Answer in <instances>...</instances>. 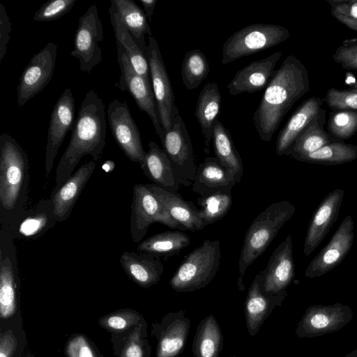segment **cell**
Instances as JSON below:
<instances>
[{
    "label": "cell",
    "instance_id": "1",
    "mask_svg": "<svg viewBox=\"0 0 357 357\" xmlns=\"http://www.w3.org/2000/svg\"><path fill=\"white\" fill-rule=\"evenodd\" d=\"M309 90L307 68L295 56H287L275 70L252 115L254 126L262 141H271L287 113Z\"/></svg>",
    "mask_w": 357,
    "mask_h": 357
},
{
    "label": "cell",
    "instance_id": "2",
    "mask_svg": "<svg viewBox=\"0 0 357 357\" xmlns=\"http://www.w3.org/2000/svg\"><path fill=\"white\" fill-rule=\"evenodd\" d=\"M106 136L105 107L98 93L91 89L80 105L69 144L59 161L54 189L66 181L83 156L90 155L94 161L100 159Z\"/></svg>",
    "mask_w": 357,
    "mask_h": 357
},
{
    "label": "cell",
    "instance_id": "3",
    "mask_svg": "<svg viewBox=\"0 0 357 357\" xmlns=\"http://www.w3.org/2000/svg\"><path fill=\"white\" fill-rule=\"evenodd\" d=\"M28 155L6 132L0 135V225L11 230L26 211L29 194Z\"/></svg>",
    "mask_w": 357,
    "mask_h": 357
},
{
    "label": "cell",
    "instance_id": "4",
    "mask_svg": "<svg viewBox=\"0 0 357 357\" xmlns=\"http://www.w3.org/2000/svg\"><path fill=\"white\" fill-rule=\"evenodd\" d=\"M295 211L294 204L284 200L268 205L253 220L240 253L237 280L239 291L245 290L243 277L247 268L266 250Z\"/></svg>",
    "mask_w": 357,
    "mask_h": 357
},
{
    "label": "cell",
    "instance_id": "5",
    "mask_svg": "<svg viewBox=\"0 0 357 357\" xmlns=\"http://www.w3.org/2000/svg\"><path fill=\"white\" fill-rule=\"evenodd\" d=\"M221 259L218 240H205L186 255L169 284L176 292H190L207 286L218 271Z\"/></svg>",
    "mask_w": 357,
    "mask_h": 357
},
{
    "label": "cell",
    "instance_id": "6",
    "mask_svg": "<svg viewBox=\"0 0 357 357\" xmlns=\"http://www.w3.org/2000/svg\"><path fill=\"white\" fill-rule=\"evenodd\" d=\"M290 32L284 26L257 23L234 33L222 46V63L228 64L243 56L255 54L285 41Z\"/></svg>",
    "mask_w": 357,
    "mask_h": 357
},
{
    "label": "cell",
    "instance_id": "7",
    "mask_svg": "<svg viewBox=\"0 0 357 357\" xmlns=\"http://www.w3.org/2000/svg\"><path fill=\"white\" fill-rule=\"evenodd\" d=\"M20 275L17 248L9 229L0 228V318L9 322L21 319Z\"/></svg>",
    "mask_w": 357,
    "mask_h": 357
},
{
    "label": "cell",
    "instance_id": "8",
    "mask_svg": "<svg viewBox=\"0 0 357 357\" xmlns=\"http://www.w3.org/2000/svg\"><path fill=\"white\" fill-rule=\"evenodd\" d=\"M160 222L172 229L186 230L169 215L149 184H136L133 187L130 231L134 243H140L148 228Z\"/></svg>",
    "mask_w": 357,
    "mask_h": 357
},
{
    "label": "cell",
    "instance_id": "9",
    "mask_svg": "<svg viewBox=\"0 0 357 357\" xmlns=\"http://www.w3.org/2000/svg\"><path fill=\"white\" fill-rule=\"evenodd\" d=\"M161 142L178 185L185 187L192 185L197 167L192 144L180 114L175 116L172 128L165 132Z\"/></svg>",
    "mask_w": 357,
    "mask_h": 357
},
{
    "label": "cell",
    "instance_id": "10",
    "mask_svg": "<svg viewBox=\"0 0 357 357\" xmlns=\"http://www.w3.org/2000/svg\"><path fill=\"white\" fill-rule=\"evenodd\" d=\"M116 51L121 74L115 86L121 91H127L133 98L139 109L149 115L155 132L162 142L165 133L161 126L152 85L136 73L126 53L117 41Z\"/></svg>",
    "mask_w": 357,
    "mask_h": 357
},
{
    "label": "cell",
    "instance_id": "11",
    "mask_svg": "<svg viewBox=\"0 0 357 357\" xmlns=\"http://www.w3.org/2000/svg\"><path fill=\"white\" fill-rule=\"evenodd\" d=\"M145 55L148 60L152 89L165 133L172 128L173 121L179 112L174 103L171 82L159 45L153 36H148Z\"/></svg>",
    "mask_w": 357,
    "mask_h": 357
},
{
    "label": "cell",
    "instance_id": "12",
    "mask_svg": "<svg viewBox=\"0 0 357 357\" xmlns=\"http://www.w3.org/2000/svg\"><path fill=\"white\" fill-rule=\"evenodd\" d=\"M103 40V29L96 4L90 6L78 20L71 56L79 61V69L91 73L102 59L99 43Z\"/></svg>",
    "mask_w": 357,
    "mask_h": 357
},
{
    "label": "cell",
    "instance_id": "13",
    "mask_svg": "<svg viewBox=\"0 0 357 357\" xmlns=\"http://www.w3.org/2000/svg\"><path fill=\"white\" fill-rule=\"evenodd\" d=\"M353 317L351 307L341 303L312 305L298 323L295 334L299 338H312L333 333L347 325Z\"/></svg>",
    "mask_w": 357,
    "mask_h": 357
},
{
    "label": "cell",
    "instance_id": "14",
    "mask_svg": "<svg viewBox=\"0 0 357 357\" xmlns=\"http://www.w3.org/2000/svg\"><path fill=\"white\" fill-rule=\"evenodd\" d=\"M107 114L112 136L117 145L130 161L142 165L146 152L127 101L120 102L114 99L109 104Z\"/></svg>",
    "mask_w": 357,
    "mask_h": 357
},
{
    "label": "cell",
    "instance_id": "15",
    "mask_svg": "<svg viewBox=\"0 0 357 357\" xmlns=\"http://www.w3.org/2000/svg\"><path fill=\"white\" fill-rule=\"evenodd\" d=\"M57 45L49 42L44 48L33 54L23 70L17 87V103L24 106L42 91L51 80L56 60Z\"/></svg>",
    "mask_w": 357,
    "mask_h": 357
},
{
    "label": "cell",
    "instance_id": "16",
    "mask_svg": "<svg viewBox=\"0 0 357 357\" xmlns=\"http://www.w3.org/2000/svg\"><path fill=\"white\" fill-rule=\"evenodd\" d=\"M261 289L267 296L288 295L287 288L295 278V264L290 234L272 253L266 268L261 271Z\"/></svg>",
    "mask_w": 357,
    "mask_h": 357
},
{
    "label": "cell",
    "instance_id": "17",
    "mask_svg": "<svg viewBox=\"0 0 357 357\" xmlns=\"http://www.w3.org/2000/svg\"><path fill=\"white\" fill-rule=\"evenodd\" d=\"M354 228L353 218L349 215L341 222L329 242L310 262L305 272L306 278L320 277L343 261L354 243Z\"/></svg>",
    "mask_w": 357,
    "mask_h": 357
},
{
    "label": "cell",
    "instance_id": "18",
    "mask_svg": "<svg viewBox=\"0 0 357 357\" xmlns=\"http://www.w3.org/2000/svg\"><path fill=\"white\" fill-rule=\"evenodd\" d=\"M75 99L69 88L66 89L57 100L50 114L45 154V169L48 177L54 159L66 134L73 130L75 119Z\"/></svg>",
    "mask_w": 357,
    "mask_h": 357
},
{
    "label": "cell",
    "instance_id": "19",
    "mask_svg": "<svg viewBox=\"0 0 357 357\" xmlns=\"http://www.w3.org/2000/svg\"><path fill=\"white\" fill-rule=\"evenodd\" d=\"M190 328L184 310L170 312L153 323L151 333L156 340L155 357H177L183 350Z\"/></svg>",
    "mask_w": 357,
    "mask_h": 357
},
{
    "label": "cell",
    "instance_id": "20",
    "mask_svg": "<svg viewBox=\"0 0 357 357\" xmlns=\"http://www.w3.org/2000/svg\"><path fill=\"white\" fill-rule=\"evenodd\" d=\"M344 191L337 188L328 193L320 203L309 223L304 241V254L309 256L319 245L335 222Z\"/></svg>",
    "mask_w": 357,
    "mask_h": 357
},
{
    "label": "cell",
    "instance_id": "21",
    "mask_svg": "<svg viewBox=\"0 0 357 357\" xmlns=\"http://www.w3.org/2000/svg\"><path fill=\"white\" fill-rule=\"evenodd\" d=\"M282 56V52H275L266 58L251 62L237 71L227 85L229 93L231 96L245 92L252 93L266 89Z\"/></svg>",
    "mask_w": 357,
    "mask_h": 357
},
{
    "label": "cell",
    "instance_id": "22",
    "mask_svg": "<svg viewBox=\"0 0 357 357\" xmlns=\"http://www.w3.org/2000/svg\"><path fill=\"white\" fill-rule=\"evenodd\" d=\"M96 161L81 165L59 188L53 189L50 199L56 222L66 220L96 168Z\"/></svg>",
    "mask_w": 357,
    "mask_h": 357
},
{
    "label": "cell",
    "instance_id": "23",
    "mask_svg": "<svg viewBox=\"0 0 357 357\" xmlns=\"http://www.w3.org/2000/svg\"><path fill=\"white\" fill-rule=\"evenodd\" d=\"M323 102L321 98L312 96L297 108L278 135L275 144L277 155H287L305 128L325 110L321 108Z\"/></svg>",
    "mask_w": 357,
    "mask_h": 357
},
{
    "label": "cell",
    "instance_id": "24",
    "mask_svg": "<svg viewBox=\"0 0 357 357\" xmlns=\"http://www.w3.org/2000/svg\"><path fill=\"white\" fill-rule=\"evenodd\" d=\"M261 271L254 278L245 301V315L248 332L255 336L275 307H280L285 295L267 296L261 289Z\"/></svg>",
    "mask_w": 357,
    "mask_h": 357
},
{
    "label": "cell",
    "instance_id": "25",
    "mask_svg": "<svg viewBox=\"0 0 357 357\" xmlns=\"http://www.w3.org/2000/svg\"><path fill=\"white\" fill-rule=\"evenodd\" d=\"M119 261L127 276L145 289L157 284L164 271L160 259L145 252L125 251Z\"/></svg>",
    "mask_w": 357,
    "mask_h": 357
},
{
    "label": "cell",
    "instance_id": "26",
    "mask_svg": "<svg viewBox=\"0 0 357 357\" xmlns=\"http://www.w3.org/2000/svg\"><path fill=\"white\" fill-rule=\"evenodd\" d=\"M234 175L215 157H206L197 167L192 190L199 197L220 190H231L236 183Z\"/></svg>",
    "mask_w": 357,
    "mask_h": 357
},
{
    "label": "cell",
    "instance_id": "27",
    "mask_svg": "<svg viewBox=\"0 0 357 357\" xmlns=\"http://www.w3.org/2000/svg\"><path fill=\"white\" fill-rule=\"evenodd\" d=\"M56 222L50 199H42L26 210L10 231L14 238L33 240L43 236Z\"/></svg>",
    "mask_w": 357,
    "mask_h": 357
},
{
    "label": "cell",
    "instance_id": "28",
    "mask_svg": "<svg viewBox=\"0 0 357 357\" xmlns=\"http://www.w3.org/2000/svg\"><path fill=\"white\" fill-rule=\"evenodd\" d=\"M169 215L186 230L195 231L205 227L195 204L185 201L176 193L167 191L155 184H149Z\"/></svg>",
    "mask_w": 357,
    "mask_h": 357
},
{
    "label": "cell",
    "instance_id": "29",
    "mask_svg": "<svg viewBox=\"0 0 357 357\" xmlns=\"http://www.w3.org/2000/svg\"><path fill=\"white\" fill-rule=\"evenodd\" d=\"M140 167L145 176L159 187L174 193L179 189L167 155L154 142H149V150Z\"/></svg>",
    "mask_w": 357,
    "mask_h": 357
},
{
    "label": "cell",
    "instance_id": "30",
    "mask_svg": "<svg viewBox=\"0 0 357 357\" xmlns=\"http://www.w3.org/2000/svg\"><path fill=\"white\" fill-rule=\"evenodd\" d=\"M221 105V94L215 82H208L202 89L197 102L195 116L204 137L205 152L212 140L213 129Z\"/></svg>",
    "mask_w": 357,
    "mask_h": 357
},
{
    "label": "cell",
    "instance_id": "31",
    "mask_svg": "<svg viewBox=\"0 0 357 357\" xmlns=\"http://www.w3.org/2000/svg\"><path fill=\"white\" fill-rule=\"evenodd\" d=\"M108 11L116 41L122 46L136 73L151 84L149 66L146 55L122 23L116 6L112 1Z\"/></svg>",
    "mask_w": 357,
    "mask_h": 357
},
{
    "label": "cell",
    "instance_id": "32",
    "mask_svg": "<svg viewBox=\"0 0 357 357\" xmlns=\"http://www.w3.org/2000/svg\"><path fill=\"white\" fill-rule=\"evenodd\" d=\"M110 340L115 357H151L146 320L129 331L112 334Z\"/></svg>",
    "mask_w": 357,
    "mask_h": 357
},
{
    "label": "cell",
    "instance_id": "33",
    "mask_svg": "<svg viewBox=\"0 0 357 357\" xmlns=\"http://www.w3.org/2000/svg\"><path fill=\"white\" fill-rule=\"evenodd\" d=\"M212 142L216 158L229 169L239 183L243 174V165L227 128L218 119L215 122Z\"/></svg>",
    "mask_w": 357,
    "mask_h": 357
},
{
    "label": "cell",
    "instance_id": "34",
    "mask_svg": "<svg viewBox=\"0 0 357 357\" xmlns=\"http://www.w3.org/2000/svg\"><path fill=\"white\" fill-rule=\"evenodd\" d=\"M124 24L140 50L146 54L145 35L152 36L144 11L131 0H111Z\"/></svg>",
    "mask_w": 357,
    "mask_h": 357
},
{
    "label": "cell",
    "instance_id": "35",
    "mask_svg": "<svg viewBox=\"0 0 357 357\" xmlns=\"http://www.w3.org/2000/svg\"><path fill=\"white\" fill-rule=\"evenodd\" d=\"M223 347L220 326L213 314L201 320L192 342L195 357H218Z\"/></svg>",
    "mask_w": 357,
    "mask_h": 357
},
{
    "label": "cell",
    "instance_id": "36",
    "mask_svg": "<svg viewBox=\"0 0 357 357\" xmlns=\"http://www.w3.org/2000/svg\"><path fill=\"white\" fill-rule=\"evenodd\" d=\"M190 243V237L181 231L156 234L139 243L137 250L166 259L178 253Z\"/></svg>",
    "mask_w": 357,
    "mask_h": 357
},
{
    "label": "cell",
    "instance_id": "37",
    "mask_svg": "<svg viewBox=\"0 0 357 357\" xmlns=\"http://www.w3.org/2000/svg\"><path fill=\"white\" fill-rule=\"evenodd\" d=\"M292 158L308 163L338 165L357 159V146L337 142L328 144L310 153L293 156Z\"/></svg>",
    "mask_w": 357,
    "mask_h": 357
},
{
    "label": "cell",
    "instance_id": "38",
    "mask_svg": "<svg viewBox=\"0 0 357 357\" xmlns=\"http://www.w3.org/2000/svg\"><path fill=\"white\" fill-rule=\"evenodd\" d=\"M325 123L326 110L305 128L295 141L287 155L292 158L297 155L313 152L330 143L341 142L324 130Z\"/></svg>",
    "mask_w": 357,
    "mask_h": 357
},
{
    "label": "cell",
    "instance_id": "39",
    "mask_svg": "<svg viewBox=\"0 0 357 357\" xmlns=\"http://www.w3.org/2000/svg\"><path fill=\"white\" fill-rule=\"evenodd\" d=\"M197 204L199 216L207 226L222 219L229 211L232 204L231 190H220L200 196Z\"/></svg>",
    "mask_w": 357,
    "mask_h": 357
},
{
    "label": "cell",
    "instance_id": "40",
    "mask_svg": "<svg viewBox=\"0 0 357 357\" xmlns=\"http://www.w3.org/2000/svg\"><path fill=\"white\" fill-rule=\"evenodd\" d=\"M209 70V63L200 50L194 49L185 53L181 64V78L187 89H197Z\"/></svg>",
    "mask_w": 357,
    "mask_h": 357
},
{
    "label": "cell",
    "instance_id": "41",
    "mask_svg": "<svg viewBox=\"0 0 357 357\" xmlns=\"http://www.w3.org/2000/svg\"><path fill=\"white\" fill-rule=\"evenodd\" d=\"M25 342L22 319L1 323L0 357H22Z\"/></svg>",
    "mask_w": 357,
    "mask_h": 357
},
{
    "label": "cell",
    "instance_id": "42",
    "mask_svg": "<svg viewBox=\"0 0 357 357\" xmlns=\"http://www.w3.org/2000/svg\"><path fill=\"white\" fill-rule=\"evenodd\" d=\"M144 321V317L139 312L125 308L101 317L98 324L112 334H119L132 330Z\"/></svg>",
    "mask_w": 357,
    "mask_h": 357
},
{
    "label": "cell",
    "instance_id": "43",
    "mask_svg": "<svg viewBox=\"0 0 357 357\" xmlns=\"http://www.w3.org/2000/svg\"><path fill=\"white\" fill-rule=\"evenodd\" d=\"M327 127L328 132L340 141L351 138L357 132V112L332 110Z\"/></svg>",
    "mask_w": 357,
    "mask_h": 357
},
{
    "label": "cell",
    "instance_id": "44",
    "mask_svg": "<svg viewBox=\"0 0 357 357\" xmlns=\"http://www.w3.org/2000/svg\"><path fill=\"white\" fill-rule=\"evenodd\" d=\"M324 101L331 110L357 112V88H331L328 90Z\"/></svg>",
    "mask_w": 357,
    "mask_h": 357
},
{
    "label": "cell",
    "instance_id": "45",
    "mask_svg": "<svg viewBox=\"0 0 357 357\" xmlns=\"http://www.w3.org/2000/svg\"><path fill=\"white\" fill-rule=\"evenodd\" d=\"M64 354L66 357H104L96 345L81 333H75L68 338Z\"/></svg>",
    "mask_w": 357,
    "mask_h": 357
},
{
    "label": "cell",
    "instance_id": "46",
    "mask_svg": "<svg viewBox=\"0 0 357 357\" xmlns=\"http://www.w3.org/2000/svg\"><path fill=\"white\" fill-rule=\"evenodd\" d=\"M76 1L50 0L40 6L35 13L33 19L36 22H50L59 20L73 8Z\"/></svg>",
    "mask_w": 357,
    "mask_h": 357
},
{
    "label": "cell",
    "instance_id": "47",
    "mask_svg": "<svg viewBox=\"0 0 357 357\" xmlns=\"http://www.w3.org/2000/svg\"><path fill=\"white\" fill-rule=\"evenodd\" d=\"M333 59L343 69L357 70V37L344 40L333 54Z\"/></svg>",
    "mask_w": 357,
    "mask_h": 357
},
{
    "label": "cell",
    "instance_id": "48",
    "mask_svg": "<svg viewBox=\"0 0 357 357\" xmlns=\"http://www.w3.org/2000/svg\"><path fill=\"white\" fill-rule=\"evenodd\" d=\"M331 15L337 20L357 19V0H326Z\"/></svg>",
    "mask_w": 357,
    "mask_h": 357
},
{
    "label": "cell",
    "instance_id": "49",
    "mask_svg": "<svg viewBox=\"0 0 357 357\" xmlns=\"http://www.w3.org/2000/svg\"><path fill=\"white\" fill-rule=\"evenodd\" d=\"M12 24L7 15L6 8L0 4V63L7 52V45L10 40Z\"/></svg>",
    "mask_w": 357,
    "mask_h": 357
},
{
    "label": "cell",
    "instance_id": "50",
    "mask_svg": "<svg viewBox=\"0 0 357 357\" xmlns=\"http://www.w3.org/2000/svg\"><path fill=\"white\" fill-rule=\"evenodd\" d=\"M144 7V11L149 22L151 20L157 0H139Z\"/></svg>",
    "mask_w": 357,
    "mask_h": 357
},
{
    "label": "cell",
    "instance_id": "51",
    "mask_svg": "<svg viewBox=\"0 0 357 357\" xmlns=\"http://www.w3.org/2000/svg\"><path fill=\"white\" fill-rule=\"evenodd\" d=\"M344 84L350 86V88H357V79L350 71L345 75Z\"/></svg>",
    "mask_w": 357,
    "mask_h": 357
},
{
    "label": "cell",
    "instance_id": "52",
    "mask_svg": "<svg viewBox=\"0 0 357 357\" xmlns=\"http://www.w3.org/2000/svg\"><path fill=\"white\" fill-rule=\"evenodd\" d=\"M339 22L349 29L357 31V19H342Z\"/></svg>",
    "mask_w": 357,
    "mask_h": 357
},
{
    "label": "cell",
    "instance_id": "53",
    "mask_svg": "<svg viewBox=\"0 0 357 357\" xmlns=\"http://www.w3.org/2000/svg\"><path fill=\"white\" fill-rule=\"evenodd\" d=\"M114 167H115V163L114 162V161L110 160H106L102 165V169L105 172H112L114 170Z\"/></svg>",
    "mask_w": 357,
    "mask_h": 357
},
{
    "label": "cell",
    "instance_id": "54",
    "mask_svg": "<svg viewBox=\"0 0 357 357\" xmlns=\"http://www.w3.org/2000/svg\"><path fill=\"white\" fill-rule=\"evenodd\" d=\"M344 357H357V349L347 354Z\"/></svg>",
    "mask_w": 357,
    "mask_h": 357
},
{
    "label": "cell",
    "instance_id": "55",
    "mask_svg": "<svg viewBox=\"0 0 357 357\" xmlns=\"http://www.w3.org/2000/svg\"><path fill=\"white\" fill-rule=\"evenodd\" d=\"M24 357H35L31 354H27Z\"/></svg>",
    "mask_w": 357,
    "mask_h": 357
},
{
    "label": "cell",
    "instance_id": "56",
    "mask_svg": "<svg viewBox=\"0 0 357 357\" xmlns=\"http://www.w3.org/2000/svg\"><path fill=\"white\" fill-rule=\"evenodd\" d=\"M229 357H236V356H229Z\"/></svg>",
    "mask_w": 357,
    "mask_h": 357
}]
</instances>
